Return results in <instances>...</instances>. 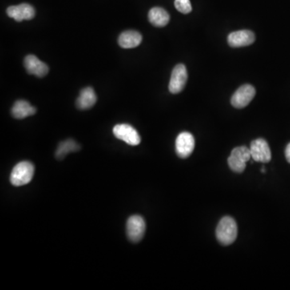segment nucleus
Wrapping results in <instances>:
<instances>
[{"mask_svg": "<svg viewBox=\"0 0 290 290\" xmlns=\"http://www.w3.org/2000/svg\"><path fill=\"white\" fill-rule=\"evenodd\" d=\"M238 227L233 218L225 216L220 220L216 228V238L222 245H231L236 241Z\"/></svg>", "mask_w": 290, "mask_h": 290, "instance_id": "obj_1", "label": "nucleus"}, {"mask_svg": "<svg viewBox=\"0 0 290 290\" xmlns=\"http://www.w3.org/2000/svg\"><path fill=\"white\" fill-rule=\"evenodd\" d=\"M34 165L29 161L18 163L13 168L10 181L14 186H22L30 182L34 175Z\"/></svg>", "mask_w": 290, "mask_h": 290, "instance_id": "obj_2", "label": "nucleus"}, {"mask_svg": "<svg viewBox=\"0 0 290 290\" xmlns=\"http://www.w3.org/2000/svg\"><path fill=\"white\" fill-rule=\"evenodd\" d=\"M252 158L250 149L246 146L234 148L228 157V165L233 172L241 173L246 168V163Z\"/></svg>", "mask_w": 290, "mask_h": 290, "instance_id": "obj_3", "label": "nucleus"}, {"mask_svg": "<svg viewBox=\"0 0 290 290\" xmlns=\"http://www.w3.org/2000/svg\"><path fill=\"white\" fill-rule=\"evenodd\" d=\"M146 230V223L140 215H132L127 223L128 237L133 243H138L142 240Z\"/></svg>", "mask_w": 290, "mask_h": 290, "instance_id": "obj_4", "label": "nucleus"}, {"mask_svg": "<svg viewBox=\"0 0 290 290\" xmlns=\"http://www.w3.org/2000/svg\"><path fill=\"white\" fill-rule=\"evenodd\" d=\"M113 133L116 138L132 146L138 145L141 141L137 131L129 124H117L113 128Z\"/></svg>", "mask_w": 290, "mask_h": 290, "instance_id": "obj_5", "label": "nucleus"}, {"mask_svg": "<svg viewBox=\"0 0 290 290\" xmlns=\"http://www.w3.org/2000/svg\"><path fill=\"white\" fill-rule=\"evenodd\" d=\"M255 95L256 89L252 85H242L231 97V105L238 109L244 108L252 102Z\"/></svg>", "mask_w": 290, "mask_h": 290, "instance_id": "obj_6", "label": "nucleus"}, {"mask_svg": "<svg viewBox=\"0 0 290 290\" xmlns=\"http://www.w3.org/2000/svg\"><path fill=\"white\" fill-rule=\"evenodd\" d=\"M250 152L252 160L257 162L268 163L272 158L268 144L264 139H256L253 140L251 143Z\"/></svg>", "mask_w": 290, "mask_h": 290, "instance_id": "obj_7", "label": "nucleus"}, {"mask_svg": "<svg viewBox=\"0 0 290 290\" xmlns=\"http://www.w3.org/2000/svg\"><path fill=\"white\" fill-rule=\"evenodd\" d=\"M187 78L188 74L185 65L182 64L176 65L171 74L168 85L169 91L172 93H178L182 91L186 84Z\"/></svg>", "mask_w": 290, "mask_h": 290, "instance_id": "obj_8", "label": "nucleus"}, {"mask_svg": "<svg viewBox=\"0 0 290 290\" xmlns=\"http://www.w3.org/2000/svg\"><path fill=\"white\" fill-rule=\"evenodd\" d=\"M195 140L189 132H181L176 140V152L181 158L189 157L195 149Z\"/></svg>", "mask_w": 290, "mask_h": 290, "instance_id": "obj_9", "label": "nucleus"}, {"mask_svg": "<svg viewBox=\"0 0 290 290\" xmlns=\"http://www.w3.org/2000/svg\"><path fill=\"white\" fill-rule=\"evenodd\" d=\"M256 41V36L250 30L236 31L230 33L227 41L230 46L233 48L248 46Z\"/></svg>", "mask_w": 290, "mask_h": 290, "instance_id": "obj_10", "label": "nucleus"}, {"mask_svg": "<svg viewBox=\"0 0 290 290\" xmlns=\"http://www.w3.org/2000/svg\"><path fill=\"white\" fill-rule=\"evenodd\" d=\"M7 14L11 18L14 19L17 22L23 21H29L34 18V8L28 4H21L17 6H11L7 9Z\"/></svg>", "mask_w": 290, "mask_h": 290, "instance_id": "obj_11", "label": "nucleus"}, {"mask_svg": "<svg viewBox=\"0 0 290 290\" xmlns=\"http://www.w3.org/2000/svg\"><path fill=\"white\" fill-rule=\"evenodd\" d=\"M24 63L25 69L29 74L43 77L49 73V66L41 60H39L34 55L27 56Z\"/></svg>", "mask_w": 290, "mask_h": 290, "instance_id": "obj_12", "label": "nucleus"}, {"mask_svg": "<svg viewBox=\"0 0 290 290\" xmlns=\"http://www.w3.org/2000/svg\"><path fill=\"white\" fill-rule=\"evenodd\" d=\"M142 36L136 31H126L119 37V45L124 49H132L140 45Z\"/></svg>", "mask_w": 290, "mask_h": 290, "instance_id": "obj_13", "label": "nucleus"}, {"mask_svg": "<svg viewBox=\"0 0 290 290\" xmlns=\"http://www.w3.org/2000/svg\"><path fill=\"white\" fill-rule=\"evenodd\" d=\"M36 112L37 109L25 100H19L16 102L12 109V115L13 117L18 120H22L29 116H33Z\"/></svg>", "mask_w": 290, "mask_h": 290, "instance_id": "obj_14", "label": "nucleus"}, {"mask_svg": "<svg viewBox=\"0 0 290 290\" xmlns=\"http://www.w3.org/2000/svg\"><path fill=\"white\" fill-rule=\"evenodd\" d=\"M96 101L97 96L93 88L85 87L80 92V95L77 98L76 105L77 108L81 110L89 109L95 104Z\"/></svg>", "mask_w": 290, "mask_h": 290, "instance_id": "obj_15", "label": "nucleus"}, {"mask_svg": "<svg viewBox=\"0 0 290 290\" xmlns=\"http://www.w3.org/2000/svg\"><path fill=\"white\" fill-rule=\"evenodd\" d=\"M148 20L153 26L162 28L168 25L170 17L164 9L161 8H153L148 13Z\"/></svg>", "mask_w": 290, "mask_h": 290, "instance_id": "obj_16", "label": "nucleus"}, {"mask_svg": "<svg viewBox=\"0 0 290 290\" xmlns=\"http://www.w3.org/2000/svg\"><path fill=\"white\" fill-rule=\"evenodd\" d=\"M80 149V146L73 140H67L61 142L57 148L56 156L57 159H63L70 152H76Z\"/></svg>", "mask_w": 290, "mask_h": 290, "instance_id": "obj_17", "label": "nucleus"}, {"mask_svg": "<svg viewBox=\"0 0 290 290\" xmlns=\"http://www.w3.org/2000/svg\"><path fill=\"white\" fill-rule=\"evenodd\" d=\"M174 5L176 9L183 14H188L192 11L189 0H174Z\"/></svg>", "mask_w": 290, "mask_h": 290, "instance_id": "obj_18", "label": "nucleus"}, {"mask_svg": "<svg viewBox=\"0 0 290 290\" xmlns=\"http://www.w3.org/2000/svg\"><path fill=\"white\" fill-rule=\"evenodd\" d=\"M285 157L287 161L290 163V143L287 145L285 148Z\"/></svg>", "mask_w": 290, "mask_h": 290, "instance_id": "obj_19", "label": "nucleus"}]
</instances>
